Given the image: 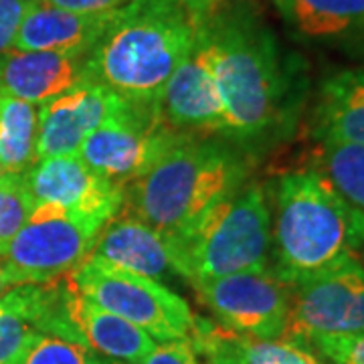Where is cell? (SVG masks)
Masks as SVG:
<instances>
[{
  "instance_id": "cell-1",
  "label": "cell",
  "mask_w": 364,
  "mask_h": 364,
  "mask_svg": "<svg viewBox=\"0 0 364 364\" xmlns=\"http://www.w3.org/2000/svg\"><path fill=\"white\" fill-rule=\"evenodd\" d=\"M196 41L221 93L227 138L263 148L294 128L301 102L298 57L284 49L249 0H227L203 11Z\"/></svg>"
},
{
  "instance_id": "cell-2",
  "label": "cell",
  "mask_w": 364,
  "mask_h": 364,
  "mask_svg": "<svg viewBox=\"0 0 364 364\" xmlns=\"http://www.w3.org/2000/svg\"><path fill=\"white\" fill-rule=\"evenodd\" d=\"M203 11L188 0L126 2L87 53V79L126 100L160 102L170 75L195 47Z\"/></svg>"
},
{
  "instance_id": "cell-3",
  "label": "cell",
  "mask_w": 364,
  "mask_h": 364,
  "mask_svg": "<svg viewBox=\"0 0 364 364\" xmlns=\"http://www.w3.org/2000/svg\"><path fill=\"white\" fill-rule=\"evenodd\" d=\"M247 150L188 134L140 178L124 186V208L166 237L191 229L208 208L247 184Z\"/></svg>"
},
{
  "instance_id": "cell-4",
  "label": "cell",
  "mask_w": 364,
  "mask_h": 364,
  "mask_svg": "<svg viewBox=\"0 0 364 364\" xmlns=\"http://www.w3.org/2000/svg\"><path fill=\"white\" fill-rule=\"evenodd\" d=\"M272 272L298 286L356 255L364 217L354 213L312 168L282 174L273 188Z\"/></svg>"
},
{
  "instance_id": "cell-5",
  "label": "cell",
  "mask_w": 364,
  "mask_h": 364,
  "mask_svg": "<svg viewBox=\"0 0 364 364\" xmlns=\"http://www.w3.org/2000/svg\"><path fill=\"white\" fill-rule=\"evenodd\" d=\"M176 273L191 284L269 267L272 208L257 182L243 184L198 221L168 237Z\"/></svg>"
},
{
  "instance_id": "cell-6",
  "label": "cell",
  "mask_w": 364,
  "mask_h": 364,
  "mask_svg": "<svg viewBox=\"0 0 364 364\" xmlns=\"http://www.w3.org/2000/svg\"><path fill=\"white\" fill-rule=\"evenodd\" d=\"M186 136L164 119L160 102L122 97L116 112L81 144L77 156L102 176L126 186Z\"/></svg>"
},
{
  "instance_id": "cell-7",
  "label": "cell",
  "mask_w": 364,
  "mask_h": 364,
  "mask_svg": "<svg viewBox=\"0 0 364 364\" xmlns=\"http://www.w3.org/2000/svg\"><path fill=\"white\" fill-rule=\"evenodd\" d=\"M77 289L107 312L128 320L156 342L186 340L195 314L184 299L156 279L85 259L71 272Z\"/></svg>"
},
{
  "instance_id": "cell-8",
  "label": "cell",
  "mask_w": 364,
  "mask_h": 364,
  "mask_svg": "<svg viewBox=\"0 0 364 364\" xmlns=\"http://www.w3.org/2000/svg\"><path fill=\"white\" fill-rule=\"evenodd\" d=\"M104 227L51 205H35L2 263L14 284H41L71 273L90 255Z\"/></svg>"
},
{
  "instance_id": "cell-9",
  "label": "cell",
  "mask_w": 364,
  "mask_h": 364,
  "mask_svg": "<svg viewBox=\"0 0 364 364\" xmlns=\"http://www.w3.org/2000/svg\"><path fill=\"white\" fill-rule=\"evenodd\" d=\"M356 332H364V265L356 255L291 286L282 340L306 346L316 338Z\"/></svg>"
},
{
  "instance_id": "cell-10",
  "label": "cell",
  "mask_w": 364,
  "mask_h": 364,
  "mask_svg": "<svg viewBox=\"0 0 364 364\" xmlns=\"http://www.w3.org/2000/svg\"><path fill=\"white\" fill-rule=\"evenodd\" d=\"M191 286L223 328L249 338H284L291 286L275 277L269 267L200 279Z\"/></svg>"
},
{
  "instance_id": "cell-11",
  "label": "cell",
  "mask_w": 364,
  "mask_h": 364,
  "mask_svg": "<svg viewBox=\"0 0 364 364\" xmlns=\"http://www.w3.org/2000/svg\"><path fill=\"white\" fill-rule=\"evenodd\" d=\"M35 205H51L104 227L124 208V186L87 166L79 156L41 158L23 174Z\"/></svg>"
},
{
  "instance_id": "cell-12",
  "label": "cell",
  "mask_w": 364,
  "mask_h": 364,
  "mask_svg": "<svg viewBox=\"0 0 364 364\" xmlns=\"http://www.w3.org/2000/svg\"><path fill=\"white\" fill-rule=\"evenodd\" d=\"M122 104V97L100 83H83L39 105L41 158L77 156L81 144Z\"/></svg>"
},
{
  "instance_id": "cell-13",
  "label": "cell",
  "mask_w": 364,
  "mask_h": 364,
  "mask_svg": "<svg viewBox=\"0 0 364 364\" xmlns=\"http://www.w3.org/2000/svg\"><path fill=\"white\" fill-rule=\"evenodd\" d=\"M162 116L172 128L195 136H225L221 93L198 41L160 93Z\"/></svg>"
},
{
  "instance_id": "cell-14",
  "label": "cell",
  "mask_w": 364,
  "mask_h": 364,
  "mask_svg": "<svg viewBox=\"0 0 364 364\" xmlns=\"http://www.w3.org/2000/svg\"><path fill=\"white\" fill-rule=\"evenodd\" d=\"M87 55L57 51H16L0 55V95L41 105L87 83Z\"/></svg>"
},
{
  "instance_id": "cell-15",
  "label": "cell",
  "mask_w": 364,
  "mask_h": 364,
  "mask_svg": "<svg viewBox=\"0 0 364 364\" xmlns=\"http://www.w3.org/2000/svg\"><path fill=\"white\" fill-rule=\"evenodd\" d=\"M87 257L160 284L170 275H178L168 237L126 210L105 223Z\"/></svg>"
},
{
  "instance_id": "cell-16",
  "label": "cell",
  "mask_w": 364,
  "mask_h": 364,
  "mask_svg": "<svg viewBox=\"0 0 364 364\" xmlns=\"http://www.w3.org/2000/svg\"><path fill=\"white\" fill-rule=\"evenodd\" d=\"M296 39L364 57V0H275Z\"/></svg>"
},
{
  "instance_id": "cell-17",
  "label": "cell",
  "mask_w": 364,
  "mask_h": 364,
  "mask_svg": "<svg viewBox=\"0 0 364 364\" xmlns=\"http://www.w3.org/2000/svg\"><path fill=\"white\" fill-rule=\"evenodd\" d=\"M116 11L95 14L73 13L37 0L16 31L13 49L87 55L102 39Z\"/></svg>"
},
{
  "instance_id": "cell-18",
  "label": "cell",
  "mask_w": 364,
  "mask_h": 364,
  "mask_svg": "<svg viewBox=\"0 0 364 364\" xmlns=\"http://www.w3.org/2000/svg\"><path fill=\"white\" fill-rule=\"evenodd\" d=\"M312 136L316 142L364 144V67L324 79L314 105Z\"/></svg>"
},
{
  "instance_id": "cell-19",
  "label": "cell",
  "mask_w": 364,
  "mask_h": 364,
  "mask_svg": "<svg viewBox=\"0 0 364 364\" xmlns=\"http://www.w3.org/2000/svg\"><path fill=\"white\" fill-rule=\"evenodd\" d=\"M71 320L83 344L107 360L140 364L158 344L142 328L93 304L79 289L71 304Z\"/></svg>"
},
{
  "instance_id": "cell-20",
  "label": "cell",
  "mask_w": 364,
  "mask_h": 364,
  "mask_svg": "<svg viewBox=\"0 0 364 364\" xmlns=\"http://www.w3.org/2000/svg\"><path fill=\"white\" fill-rule=\"evenodd\" d=\"M39 105L0 95L2 172L23 176L39 162Z\"/></svg>"
},
{
  "instance_id": "cell-21",
  "label": "cell",
  "mask_w": 364,
  "mask_h": 364,
  "mask_svg": "<svg viewBox=\"0 0 364 364\" xmlns=\"http://www.w3.org/2000/svg\"><path fill=\"white\" fill-rule=\"evenodd\" d=\"M310 168L316 170L354 213L364 217V144L318 142Z\"/></svg>"
},
{
  "instance_id": "cell-22",
  "label": "cell",
  "mask_w": 364,
  "mask_h": 364,
  "mask_svg": "<svg viewBox=\"0 0 364 364\" xmlns=\"http://www.w3.org/2000/svg\"><path fill=\"white\" fill-rule=\"evenodd\" d=\"M229 348L243 364H326L312 348L289 340L249 338L225 328Z\"/></svg>"
},
{
  "instance_id": "cell-23",
  "label": "cell",
  "mask_w": 364,
  "mask_h": 364,
  "mask_svg": "<svg viewBox=\"0 0 364 364\" xmlns=\"http://www.w3.org/2000/svg\"><path fill=\"white\" fill-rule=\"evenodd\" d=\"M13 364H107V358L75 340L35 334Z\"/></svg>"
},
{
  "instance_id": "cell-24",
  "label": "cell",
  "mask_w": 364,
  "mask_h": 364,
  "mask_svg": "<svg viewBox=\"0 0 364 364\" xmlns=\"http://www.w3.org/2000/svg\"><path fill=\"white\" fill-rule=\"evenodd\" d=\"M35 203L26 191L23 176L4 174L0 178V257L9 249L14 235L21 231Z\"/></svg>"
},
{
  "instance_id": "cell-25",
  "label": "cell",
  "mask_w": 364,
  "mask_h": 364,
  "mask_svg": "<svg viewBox=\"0 0 364 364\" xmlns=\"http://www.w3.org/2000/svg\"><path fill=\"white\" fill-rule=\"evenodd\" d=\"M35 334H39L37 328L4 294L0 298V364H13Z\"/></svg>"
},
{
  "instance_id": "cell-26",
  "label": "cell",
  "mask_w": 364,
  "mask_h": 364,
  "mask_svg": "<svg viewBox=\"0 0 364 364\" xmlns=\"http://www.w3.org/2000/svg\"><path fill=\"white\" fill-rule=\"evenodd\" d=\"M326 364H364V332L324 336L306 344Z\"/></svg>"
},
{
  "instance_id": "cell-27",
  "label": "cell",
  "mask_w": 364,
  "mask_h": 364,
  "mask_svg": "<svg viewBox=\"0 0 364 364\" xmlns=\"http://www.w3.org/2000/svg\"><path fill=\"white\" fill-rule=\"evenodd\" d=\"M37 0H0V55L13 49L16 31Z\"/></svg>"
},
{
  "instance_id": "cell-28",
  "label": "cell",
  "mask_w": 364,
  "mask_h": 364,
  "mask_svg": "<svg viewBox=\"0 0 364 364\" xmlns=\"http://www.w3.org/2000/svg\"><path fill=\"white\" fill-rule=\"evenodd\" d=\"M140 364H198L195 348L186 340L158 342Z\"/></svg>"
},
{
  "instance_id": "cell-29",
  "label": "cell",
  "mask_w": 364,
  "mask_h": 364,
  "mask_svg": "<svg viewBox=\"0 0 364 364\" xmlns=\"http://www.w3.org/2000/svg\"><path fill=\"white\" fill-rule=\"evenodd\" d=\"M43 2L53 4V6H57V9H63V11L95 14L116 11V9L124 6V4L130 2V0H43Z\"/></svg>"
},
{
  "instance_id": "cell-30",
  "label": "cell",
  "mask_w": 364,
  "mask_h": 364,
  "mask_svg": "<svg viewBox=\"0 0 364 364\" xmlns=\"http://www.w3.org/2000/svg\"><path fill=\"white\" fill-rule=\"evenodd\" d=\"M14 286H16V284H14L13 275L6 269V265L2 263V259H0V298H2L9 289H13Z\"/></svg>"
},
{
  "instance_id": "cell-31",
  "label": "cell",
  "mask_w": 364,
  "mask_h": 364,
  "mask_svg": "<svg viewBox=\"0 0 364 364\" xmlns=\"http://www.w3.org/2000/svg\"><path fill=\"white\" fill-rule=\"evenodd\" d=\"M191 4H195L198 9H210L215 4H221V2H227V0H188Z\"/></svg>"
},
{
  "instance_id": "cell-32",
  "label": "cell",
  "mask_w": 364,
  "mask_h": 364,
  "mask_svg": "<svg viewBox=\"0 0 364 364\" xmlns=\"http://www.w3.org/2000/svg\"><path fill=\"white\" fill-rule=\"evenodd\" d=\"M107 364H126V363H116V360H107Z\"/></svg>"
},
{
  "instance_id": "cell-33",
  "label": "cell",
  "mask_w": 364,
  "mask_h": 364,
  "mask_svg": "<svg viewBox=\"0 0 364 364\" xmlns=\"http://www.w3.org/2000/svg\"><path fill=\"white\" fill-rule=\"evenodd\" d=\"M4 176V172H2V164H0V178Z\"/></svg>"
},
{
  "instance_id": "cell-34",
  "label": "cell",
  "mask_w": 364,
  "mask_h": 364,
  "mask_svg": "<svg viewBox=\"0 0 364 364\" xmlns=\"http://www.w3.org/2000/svg\"><path fill=\"white\" fill-rule=\"evenodd\" d=\"M360 261H363V265H364V257H363V259H360Z\"/></svg>"
}]
</instances>
